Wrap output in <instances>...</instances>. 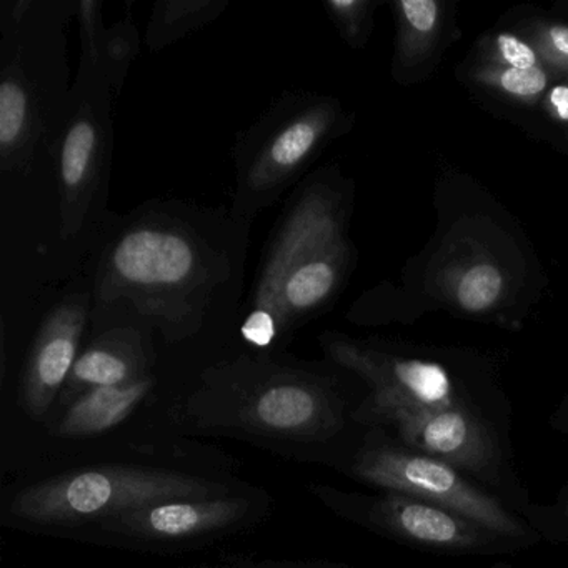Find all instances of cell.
Listing matches in <instances>:
<instances>
[{
    "label": "cell",
    "instance_id": "6da1fadb",
    "mask_svg": "<svg viewBox=\"0 0 568 568\" xmlns=\"http://www.w3.org/2000/svg\"><path fill=\"white\" fill-rule=\"evenodd\" d=\"M322 347L371 388L355 407V424L454 465L524 514L531 500L515 464L511 405L485 372L335 334L324 335Z\"/></svg>",
    "mask_w": 568,
    "mask_h": 568
},
{
    "label": "cell",
    "instance_id": "7a4b0ae2",
    "mask_svg": "<svg viewBox=\"0 0 568 568\" xmlns=\"http://www.w3.org/2000/svg\"><path fill=\"white\" fill-rule=\"evenodd\" d=\"M348 264L342 195L312 182L288 205L265 252L241 328L244 341L258 351L281 345L334 301Z\"/></svg>",
    "mask_w": 568,
    "mask_h": 568
},
{
    "label": "cell",
    "instance_id": "3957f363",
    "mask_svg": "<svg viewBox=\"0 0 568 568\" xmlns=\"http://www.w3.org/2000/svg\"><path fill=\"white\" fill-rule=\"evenodd\" d=\"M184 418L201 432L321 444L347 427V404L331 378L241 358L205 372Z\"/></svg>",
    "mask_w": 568,
    "mask_h": 568
},
{
    "label": "cell",
    "instance_id": "277c9868",
    "mask_svg": "<svg viewBox=\"0 0 568 568\" xmlns=\"http://www.w3.org/2000/svg\"><path fill=\"white\" fill-rule=\"evenodd\" d=\"M214 291V265L185 229L144 224L129 229L102 261L99 298L134 304L178 338L194 331Z\"/></svg>",
    "mask_w": 568,
    "mask_h": 568
},
{
    "label": "cell",
    "instance_id": "5b68a950",
    "mask_svg": "<svg viewBox=\"0 0 568 568\" xmlns=\"http://www.w3.org/2000/svg\"><path fill=\"white\" fill-rule=\"evenodd\" d=\"M231 488L172 468L98 465L45 478L16 495L12 517L39 528H74L172 498L219 497Z\"/></svg>",
    "mask_w": 568,
    "mask_h": 568
},
{
    "label": "cell",
    "instance_id": "8992f818",
    "mask_svg": "<svg viewBox=\"0 0 568 568\" xmlns=\"http://www.w3.org/2000/svg\"><path fill=\"white\" fill-rule=\"evenodd\" d=\"M347 471L381 491L408 495L464 515L524 547L541 541L521 515L464 471L398 444L378 428H365Z\"/></svg>",
    "mask_w": 568,
    "mask_h": 568
},
{
    "label": "cell",
    "instance_id": "52a82bcc",
    "mask_svg": "<svg viewBox=\"0 0 568 568\" xmlns=\"http://www.w3.org/2000/svg\"><path fill=\"white\" fill-rule=\"evenodd\" d=\"M344 114L321 95H288L274 105L237 148L235 212L255 215L274 204L335 138Z\"/></svg>",
    "mask_w": 568,
    "mask_h": 568
},
{
    "label": "cell",
    "instance_id": "ba28073f",
    "mask_svg": "<svg viewBox=\"0 0 568 568\" xmlns=\"http://www.w3.org/2000/svg\"><path fill=\"white\" fill-rule=\"evenodd\" d=\"M315 494L342 517L418 550L457 557H494L527 548L471 518L408 495L348 494L331 487H317Z\"/></svg>",
    "mask_w": 568,
    "mask_h": 568
},
{
    "label": "cell",
    "instance_id": "9c48e42d",
    "mask_svg": "<svg viewBox=\"0 0 568 568\" xmlns=\"http://www.w3.org/2000/svg\"><path fill=\"white\" fill-rule=\"evenodd\" d=\"M251 498H172L98 521L102 534L139 544L174 545L204 540L239 527L252 515Z\"/></svg>",
    "mask_w": 568,
    "mask_h": 568
},
{
    "label": "cell",
    "instance_id": "30bf717a",
    "mask_svg": "<svg viewBox=\"0 0 568 568\" xmlns=\"http://www.w3.org/2000/svg\"><path fill=\"white\" fill-rule=\"evenodd\" d=\"M88 298L72 295L42 322L21 382V404L34 420H44L64 390L79 357L88 322Z\"/></svg>",
    "mask_w": 568,
    "mask_h": 568
},
{
    "label": "cell",
    "instance_id": "8fae6325",
    "mask_svg": "<svg viewBox=\"0 0 568 568\" xmlns=\"http://www.w3.org/2000/svg\"><path fill=\"white\" fill-rule=\"evenodd\" d=\"M108 161V124L98 105L84 102L59 142L58 174L62 229L72 237L84 224Z\"/></svg>",
    "mask_w": 568,
    "mask_h": 568
},
{
    "label": "cell",
    "instance_id": "7c38bea8",
    "mask_svg": "<svg viewBox=\"0 0 568 568\" xmlns=\"http://www.w3.org/2000/svg\"><path fill=\"white\" fill-rule=\"evenodd\" d=\"M151 375V352L141 332L118 327L95 338L79 354L59 397L62 407L99 387L131 384Z\"/></svg>",
    "mask_w": 568,
    "mask_h": 568
},
{
    "label": "cell",
    "instance_id": "4fadbf2b",
    "mask_svg": "<svg viewBox=\"0 0 568 568\" xmlns=\"http://www.w3.org/2000/svg\"><path fill=\"white\" fill-rule=\"evenodd\" d=\"M155 387L152 375L131 384L99 387L79 395L55 425L61 438H89L124 424Z\"/></svg>",
    "mask_w": 568,
    "mask_h": 568
},
{
    "label": "cell",
    "instance_id": "5bb4252c",
    "mask_svg": "<svg viewBox=\"0 0 568 568\" xmlns=\"http://www.w3.org/2000/svg\"><path fill=\"white\" fill-rule=\"evenodd\" d=\"M41 134V112L31 85L19 69H6L0 82V161L4 171L31 161Z\"/></svg>",
    "mask_w": 568,
    "mask_h": 568
},
{
    "label": "cell",
    "instance_id": "9a60e30c",
    "mask_svg": "<svg viewBox=\"0 0 568 568\" xmlns=\"http://www.w3.org/2000/svg\"><path fill=\"white\" fill-rule=\"evenodd\" d=\"M397 19V59L405 71L434 58L444 32L445 8L437 0H400Z\"/></svg>",
    "mask_w": 568,
    "mask_h": 568
},
{
    "label": "cell",
    "instance_id": "2e32d148",
    "mask_svg": "<svg viewBox=\"0 0 568 568\" xmlns=\"http://www.w3.org/2000/svg\"><path fill=\"white\" fill-rule=\"evenodd\" d=\"M227 9L225 0H162L154 6L145 44L152 52L162 51L191 32L211 24Z\"/></svg>",
    "mask_w": 568,
    "mask_h": 568
},
{
    "label": "cell",
    "instance_id": "e0dca14e",
    "mask_svg": "<svg viewBox=\"0 0 568 568\" xmlns=\"http://www.w3.org/2000/svg\"><path fill=\"white\" fill-rule=\"evenodd\" d=\"M470 78L475 84L525 105L544 101L550 89L547 69H511L480 62L471 69Z\"/></svg>",
    "mask_w": 568,
    "mask_h": 568
},
{
    "label": "cell",
    "instance_id": "ac0fdd59",
    "mask_svg": "<svg viewBox=\"0 0 568 568\" xmlns=\"http://www.w3.org/2000/svg\"><path fill=\"white\" fill-rule=\"evenodd\" d=\"M504 294V272L494 262H471L464 271L458 272L454 282L455 302L470 314L490 311Z\"/></svg>",
    "mask_w": 568,
    "mask_h": 568
},
{
    "label": "cell",
    "instance_id": "d6986e66",
    "mask_svg": "<svg viewBox=\"0 0 568 568\" xmlns=\"http://www.w3.org/2000/svg\"><path fill=\"white\" fill-rule=\"evenodd\" d=\"M521 517L537 531L541 541L568 545V484L548 504L530 501Z\"/></svg>",
    "mask_w": 568,
    "mask_h": 568
},
{
    "label": "cell",
    "instance_id": "ffe728a7",
    "mask_svg": "<svg viewBox=\"0 0 568 568\" xmlns=\"http://www.w3.org/2000/svg\"><path fill=\"white\" fill-rule=\"evenodd\" d=\"M328 18L352 48L367 42L374 26L375 2L371 0H328L325 2Z\"/></svg>",
    "mask_w": 568,
    "mask_h": 568
},
{
    "label": "cell",
    "instance_id": "44dd1931",
    "mask_svg": "<svg viewBox=\"0 0 568 568\" xmlns=\"http://www.w3.org/2000/svg\"><path fill=\"white\" fill-rule=\"evenodd\" d=\"M481 62L511 69H545L534 44L510 32H500L487 39Z\"/></svg>",
    "mask_w": 568,
    "mask_h": 568
},
{
    "label": "cell",
    "instance_id": "7402d4cb",
    "mask_svg": "<svg viewBox=\"0 0 568 568\" xmlns=\"http://www.w3.org/2000/svg\"><path fill=\"white\" fill-rule=\"evenodd\" d=\"M530 42L548 72L568 79V26L537 22L530 28Z\"/></svg>",
    "mask_w": 568,
    "mask_h": 568
},
{
    "label": "cell",
    "instance_id": "603a6c76",
    "mask_svg": "<svg viewBox=\"0 0 568 568\" xmlns=\"http://www.w3.org/2000/svg\"><path fill=\"white\" fill-rule=\"evenodd\" d=\"M135 52H138V34L134 26L129 21L122 22L115 28L108 29L99 69L104 68L112 78L122 79Z\"/></svg>",
    "mask_w": 568,
    "mask_h": 568
},
{
    "label": "cell",
    "instance_id": "cb8c5ba5",
    "mask_svg": "<svg viewBox=\"0 0 568 568\" xmlns=\"http://www.w3.org/2000/svg\"><path fill=\"white\" fill-rule=\"evenodd\" d=\"M101 2L84 0L79 6V22H81L82 48H84V68L98 71L101 64L102 45H104L108 28L102 22Z\"/></svg>",
    "mask_w": 568,
    "mask_h": 568
},
{
    "label": "cell",
    "instance_id": "d4e9b609",
    "mask_svg": "<svg viewBox=\"0 0 568 568\" xmlns=\"http://www.w3.org/2000/svg\"><path fill=\"white\" fill-rule=\"evenodd\" d=\"M544 111L557 124L568 125V81L555 84L545 94Z\"/></svg>",
    "mask_w": 568,
    "mask_h": 568
},
{
    "label": "cell",
    "instance_id": "484cf974",
    "mask_svg": "<svg viewBox=\"0 0 568 568\" xmlns=\"http://www.w3.org/2000/svg\"><path fill=\"white\" fill-rule=\"evenodd\" d=\"M548 425H550L551 430L568 435V394L565 395L564 400L558 404L554 414L548 418Z\"/></svg>",
    "mask_w": 568,
    "mask_h": 568
},
{
    "label": "cell",
    "instance_id": "4316f807",
    "mask_svg": "<svg viewBox=\"0 0 568 568\" xmlns=\"http://www.w3.org/2000/svg\"><path fill=\"white\" fill-rule=\"evenodd\" d=\"M254 568H261V567H254Z\"/></svg>",
    "mask_w": 568,
    "mask_h": 568
}]
</instances>
